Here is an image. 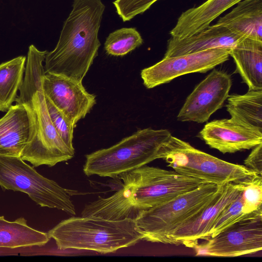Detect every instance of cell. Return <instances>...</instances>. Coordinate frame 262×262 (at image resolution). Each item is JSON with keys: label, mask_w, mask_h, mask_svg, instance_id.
<instances>
[{"label": "cell", "mask_w": 262, "mask_h": 262, "mask_svg": "<svg viewBox=\"0 0 262 262\" xmlns=\"http://www.w3.org/2000/svg\"><path fill=\"white\" fill-rule=\"evenodd\" d=\"M47 51H40L34 45L29 47L24 78L15 102L26 108L29 119L30 136L20 158L36 167H52L68 161L75 155L60 137L50 117L42 88L45 74L43 62Z\"/></svg>", "instance_id": "obj_1"}, {"label": "cell", "mask_w": 262, "mask_h": 262, "mask_svg": "<svg viewBox=\"0 0 262 262\" xmlns=\"http://www.w3.org/2000/svg\"><path fill=\"white\" fill-rule=\"evenodd\" d=\"M105 6L101 0H74L55 48L45 59V73L82 81L97 55Z\"/></svg>", "instance_id": "obj_2"}, {"label": "cell", "mask_w": 262, "mask_h": 262, "mask_svg": "<svg viewBox=\"0 0 262 262\" xmlns=\"http://www.w3.org/2000/svg\"><path fill=\"white\" fill-rule=\"evenodd\" d=\"M48 234L60 250H85L103 254L134 246L143 237L135 220L111 221L97 216L71 217L61 221Z\"/></svg>", "instance_id": "obj_3"}, {"label": "cell", "mask_w": 262, "mask_h": 262, "mask_svg": "<svg viewBox=\"0 0 262 262\" xmlns=\"http://www.w3.org/2000/svg\"><path fill=\"white\" fill-rule=\"evenodd\" d=\"M166 129H139L117 144L85 155L83 170L89 177L117 178L163 157V147L171 136Z\"/></svg>", "instance_id": "obj_4"}, {"label": "cell", "mask_w": 262, "mask_h": 262, "mask_svg": "<svg viewBox=\"0 0 262 262\" xmlns=\"http://www.w3.org/2000/svg\"><path fill=\"white\" fill-rule=\"evenodd\" d=\"M223 185L207 183L197 188L141 211L135 219L142 240L168 244L169 237L203 209Z\"/></svg>", "instance_id": "obj_5"}, {"label": "cell", "mask_w": 262, "mask_h": 262, "mask_svg": "<svg viewBox=\"0 0 262 262\" xmlns=\"http://www.w3.org/2000/svg\"><path fill=\"white\" fill-rule=\"evenodd\" d=\"M163 149L162 159L174 170L218 185L248 182L260 177L244 165L219 159L172 135Z\"/></svg>", "instance_id": "obj_6"}, {"label": "cell", "mask_w": 262, "mask_h": 262, "mask_svg": "<svg viewBox=\"0 0 262 262\" xmlns=\"http://www.w3.org/2000/svg\"><path fill=\"white\" fill-rule=\"evenodd\" d=\"M117 178L122 180L133 203L140 210L163 203L209 183L174 170L146 165L123 172Z\"/></svg>", "instance_id": "obj_7"}, {"label": "cell", "mask_w": 262, "mask_h": 262, "mask_svg": "<svg viewBox=\"0 0 262 262\" xmlns=\"http://www.w3.org/2000/svg\"><path fill=\"white\" fill-rule=\"evenodd\" d=\"M0 186L3 190L26 193L41 207L56 208L70 215L76 210L72 190L39 174L20 157L0 155Z\"/></svg>", "instance_id": "obj_8"}, {"label": "cell", "mask_w": 262, "mask_h": 262, "mask_svg": "<svg viewBox=\"0 0 262 262\" xmlns=\"http://www.w3.org/2000/svg\"><path fill=\"white\" fill-rule=\"evenodd\" d=\"M207 242L196 245V255L235 257L262 249V209L231 225Z\"/></svg>", "instance_id": "obj_9"}, {"label": "cell", "mask_w": 262, "mask_h": 262, "mask_svg": "<svg viewBox=\"0 0 262 262\" xmlns=\"http://www.w3.org/2000/svg\"><path fill=\"white\" fill-rule=\"evenodd\" d=\"M231 48H219L164 57L159 62L141 71L143 84L147 89H152L187 74L206 73L228 60Z\"/></svg>", "instance_id": "obj_10"}, {"label": "cell", "mask_w": 262, "mask_h": 262, "mask_svg": "<svg viewBox=\"0 0 262 262\" xmlns=\"http://www.w3.org/2000/svg\"><path fill=\"white\" fill-rule=\"evenodd\" d=\"M231 85L229 74L213 69L188 96L177 115L178 120L200 123L207 121L223 106Z\"/></svg>", "instance_id": "obj_11"}, {"label": "cell", "mask_w": 262, "mask_h": 262, "mask_svg": "<svg viewBox=\"0 0 262 262\" xmlns=\"http://www.w3.org/2000/svg\"><path fill=\"white\" fill-rule=\"evenodd\" d=\"M250 181L223 185L203 209L169 237L168 244H182L194 248L198 244L199 240L208 239V233L216 220L223 210L237 198L246 184Z\"/></svg>", "instance_id": "obj_12"}, {"label": "cell", "mask_w": 262, "mask_h": 262, "mask_svg": "<svg viewBox=\"0 0 262 262\" xmlns=\"http://www.w3.org/2000/svg\"><path fill=\"white\" fill-rule=\"evenodd\" d=\"M45 95L76 126L96 103V96L88 93L82 81L51 73L42 78Z\"/></svg>", "instance_id": "obj_13"}, {"label": "cell", "mask_w": 262, "mask_h": 262, "mask_svg": "<svg viewBox=\"0 0 262 262\" xmlns=\"http://www.w3.org/2000/svg\"><path fill=\"white\" fill-rule=\"evenodd\" d=\"M199 136L211 148L223 154L250 149L262 143L261 130L242 125L231 118L207 123Z\"/></svg>", "instance_id": "obj_14"}, {"label": "cell", "mask_w": 262, "mask_h": 262, "mask_svg": "<svg viewBox=\"0 0 262 262\" xmlns=\"http://www.w3.org/2000/svg\"><path fill=\"white\" fill-rule=\"evenodd\" d=\"M245 37L216 24L189 37H171L164 57H170L219 48H233Z\"/></svg>", "instance_id": "obj_15"}, {"label": "cell", "mask_w": 262, "mask_h": 262, "mask_svg": "<svg viewBox=\"0 0 262 262\" xmlns=\"http://www.w3.org/2000/svg\"><path fill=\"white\" fill-rule=\"evenodd\" d=\"M30 136V122L25 107L12 105L0 119V155L20 157Z\"/></svg>", "instance_id": "obj_16"}, {"label": "cell", "mask_w": 262, "mask_h": 262, "mask_svg": "<svg viewBox=\"0 0 262 262\" xmlns=\"http://www.w3.org/2000/svg\"><path fill=\"white\" fill-rule=\"evenodd\" d=\"M242 0H207L183 12L170 32L172 37L181 39L204 30L226 10Z\"/></svg>", "instance_id": "obj_17"}, {"label": "cell", "mask_w": 262, "mask_h": 262, "mask_svg": "<svg viewBox=\"0 0 262 262\" xmlns=\"http://www.w3.org/2000/svg\"><path fill=\"white\" fill-rule=\"evenodd\" d=\"M230 56L249 90L262 89V41L244 37L231 49Z\"/></svg>", "instance_id": "obj_18"}, {"label": "cell", "mask_w": 262, "mask_h": 262, "mask_svg": "<svg viewBox=\"0 0 262 262\" xmlns=\"http://www.w3.org/2000/svg\"><path fill=\"white\" fill-rule=\"evenodd\" d=\"M216 24L241 36L262 41V0H242Z\"/></svg>", "instance_id": "obj_19"}, {"label": "cell", "mask_w": 262, "mask_h": 262, "mask_svg": "<svg viewBox=\"0 0 262 262\" xmlns=\"http://www.w3.org/2000/svg\"><path fill=\"white\" fill-rule=\"evenodd\" d=\"M142 210L132 202L127 187L123 185L112 196L90 202L84 207L82 216H97L107 220L119 221L126 219L135 220Z\"/></svg>", "instance_id": "obj_20"}, {"label": "cell", "mask_w": 262, "mask_h": 262, "mask_svg": "<svg viewBox=\"0 0 262 262\" xmlns=\"http://www.w3.org/2000/svg\"><path fill=\"white\" fill-rule=\"evenodd\" d=\"M50 238L48 233L30 227L23 217L9 221L0 216V248L41 247Z\"/></svg>", "instance_id": "obj_21"}, {"label": "cell", "mask_w": 262, "mask_h": 262, "mask_svg": "<svg viewBox=\"0 0 262 262\" xmlns=\"http://www.w3.org/2000/svg\"><path fill=\"white\" fill-rule=\"evenodd\" d=\"M226 105L231 119L242 125L262 131V89L243 95H229Z\"/></svg>", "instance_id": "obj_22"}, {"label": "cell", "mask_w": 262, "mask_h": 262, "mask_svg": "<svg viewBox=\"0 0 262 262\" xmlns=\"http://www.w3.org/2000/svg\"><path fill=\"white\" fill-rule=\"evenodd\" d=\"M27 58L18 56L0 64V111L6 112L15 101L23 81Z\"/></svg>", "instance_id": "obj_23"}, {"label": "cell", "mask_w": 262, "mask_h": 262, "mask_svg": "<svg viewBox=\"0 0 262 262\" xmlns=\"http://www.w3.org/2000/svg\"><path fill=\"white\" fill-rule=\"evenodd\" d=\"M143 39L133 28H123L111 33L106 39V52L115 56H123L139 47Z\"/></svg>", "instance_id": "obj_24"}, {"label": "cell", "mask_w": 262, "mask_h": 262, "mask_svg": "<svg viewBox=\"0 0 262 262\" xmlns=\"http://www.w3.org/2000/svg\"><path fill=\"white\" fill-rule=\"evenodd\" d=\"M243 191L216 220L208 233L209 238L215 236L228 226L252 213L249 212L245 205Z\"/></svg>", "instance_id": "obj_25"}, {"label": "cell", "mask_w": 262, "mask_h": 262, "mask_svg": "<svg viewBox=\"0 0 262 262\" xmlns=\"http://www.w3.org/2000/svg\"><path fill=\"white\" fill-rule=\"evenodd\" d=\"M45 97L48 113L54 126L65 143L71 148L74 149L73 139L75 126L45 95Z\"/></svg>", "instance_id": "obj_26"}, {"label": "cell", "mask_w": 262, "mask_h": 262, "mask_svg": "<svg viewBox=\"0 0 262 262\" xmlns=\"http://www.w3.org/2000/svg\"><path fill=\"white\" fill-rule=\"evenodd\" d=\"M158 0H116L113 4L123 21L145 12Z\"/></svg>", "instance_id": "obj_27"}, {"label": "cell", "mask_w": 262, "mask_h": 262, "mask_svg": "<svg viewBox=\"0 0 262 262\" xmlns=\"http://www.w3.org/2000/svg\"><path fill=\"white\" fill-rule=\"evenodd\" d=\"M245 205L251 213L262 209V177L248 183L243 191Z\"/></svg>", "instance_id": "obj_28"}, {"label": "cell", "mask_w": 262, "mask_h": 262, "mask_svg": "<svg viewBox=\"0 0 262 262\" xmlns=\"http://www.w3.org/2000/svg\"><path fill=\"white\" fill-rule=\"evenodd\" d=\"M244 165L262 177V143L253 148L245 160Z\"/></svg>", "instance_id": "obj_29"}]
</instances>
